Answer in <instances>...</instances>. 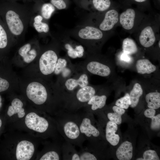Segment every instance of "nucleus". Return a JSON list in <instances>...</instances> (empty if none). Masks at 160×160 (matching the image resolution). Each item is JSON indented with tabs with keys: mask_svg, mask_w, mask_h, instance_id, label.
<instances>
[{
	"mask_svg": "<svg viewBox=\"0 0 160 160\" xmlns=\"http://www.w3.org/2000/svg\"><path fill=\"white\" fill-rule=\"evenodd\" d=\"M56 114L57 119L55 121L57 128L65 140L82 148L86 140L81 132L75 112L60 110Z\"/></svg>",
	"mask_w": 160,
	"mask_h": 160,
	"instance_id": "nucleus-1",
	"label": "nucleus"
},
{
	"mask_svg": "<svg viewBox=\"0 0 160 160\" xmlns=\"http://www.w3.org/2000/svg\"><path fill=\"white\" fill-rule=\"evenodd\" d=\"M98 87L89 84L61 97V109L74 112L82 108L98 92Z\"/></svg>",
	"mask_w": 160,
	"mask_h": 160,
	"instance_id": "nucleus-2",
	"label": "nucleus"
},
{
	"mask_svg": "<svg viewBox=\"0 0 160 160\" xmlns=\"http://www.w3.org/2000/svg\"><path fill=\"white\" fill-rule=\"evenodd\" d=\"M33 13L9 9L3 14L7 28L12 38L24 37Z\"/></svg>",
	"mask_w": 160,
	"mask_h": 160,
	"instance_id": "nucleus-3",
	"label": "nucleus"
},
{
	"mask_svg": "<svg viewBox=\"0 0 160 160\" xmlns=\"http://www.w3.org/2000/svg\"><path fill=\"white\" fill-rule=\"evenodd\" d=\"M25 123L29 129L47 137L54 136L58 130L55 121L41 116L34 112H30L26 115Z\"/></svg>",
	"mask_w": 160,
	"mask_h": 160,
	"instance_id": "nucleus-4",
	"label": "nucleus"
},
{
	"mask_svg": "<svg viewBox=\"0 0 160 160\" xmlns=\"http://www.w3.org/2000/svg\"><path fill=\"white\" fill-rule=\"evenodd\" d=\"M75 32V38L86 47L88 54L93 52V41L101 39L103 36L100 29L88 25L79 27Z\"/></svg>",
	"mask_w": 160,
	"mask_h": 160,
	"instance_id": "nucleus-5",
	"label": "nucleus"
},
{
	"mask_svg": "<svg viewBox=\"0 0 160 160\" xmlns=\"http://www.w3.org/2000/svg\"><path fill=\"white\" fill-rule=\"evenodd\" d=\"M81 132L90 144L100 135L99 130L94 124L92 113L84 111L75 112Z\"/></svg>",
	"mask_w": 160,
	"mask_h": 160,
	"instance_id": "nucleus-6",
	"label": "nucleus"
},
{
	"mask_svg": "<svg viewBox=\"0 0 160 160\" xmlns=\"http://www.w3.org/2000/svg\"><path fill=\"white\" fill-rule=\"evenodd\" d=\"M77 64L80 70L89 75L93 74L107 77L111 73L110 68L105 63L96 60L90 54H87L85 60Z\"/></svg>",
	"mask_w": 160,
	"mask_h": 160,
	"instance_id": "nucleus-7",
	"label": "nucleus"
},
{
	"mask_svg": "<svg viewBox=\"0 0 160 160\" xmlns=\"http://www.w3.org/2000/svg\"><path fill=\"white\" fill-rule=\"evenodd\" d=\"M89 76L86 72L79 69L72 76L60 84H57L60 89L61 98L64 94L72 92L89 84Z\"/></svg>",
	"mask_w": 160,
	"mask_h": 160,
	"instance_id": "nucleus-8",
	"label": "nucleus"
},
{
	"mask_svg": "<svg viewBox=\"0 0 160 160\" xmlns=\"http://www.w3.org/2000/svg\"><path fill=\"white\" fill-rule=\"evenodd\" d=\"M79 70L77 64H73L68 57L65 56L58 58L53 73L58 76L57 84H60Z\"/></svg>",
	"mask_w": 160,
	"mask_h": 160,
	"instance_id": "nucleus-9",
	"label": "nucleus"
},
{
	"mask_svg": "<svg viewBox=\"0 0 160 160\" xmlns=\"http://www.w3.org/2000/svg\"><path fill=\"white\" fill-rule=\"evenodd\" d=\"M26 93L28 99L37 105L45 104L49 97L46 87L38 82L30 83L27 87Z\"/></svg>",
	"mask_w": 160,
	"mask_h": 160,
	"instance_id": "nucleus-10",
	"label": "nucleus"
},
{
	"mask_svg": "<svg viewBox=\"0 0 160 160\" xmlns=\"http://www.w3.org/2000/svg\"><path fill=\"white\" fill-rule=\"evenodd\" d=\"M59 50L48 49L41 55L39 60V67L43 75H50L53 73L58 58Z\"/></svg>",
	"mask_w": 160,
	"mask_h": 160,
	"instance_id": "nucleus-11",
	"label": "nucleus"
},
{
	"mask_svg": "<svg viewBox=\"0 0 160 160\" xmlns=\"http://www.w3.org/2000/svg\"><path fill=\"white\" fill-rule=\"evenodd\" d=\"M33 143L27 140L20 141L17 144L14 150V156L17 160H29L32 158L35 152Z\"/></svg>",
	"mask_w": 160,
	"mask_h": 160,
	"instance_id": "nucleus-12",
	"label": "nucleus"
},
{
	"mask_svg": "<svg viewBox=\"0 0 160 160\" xmlns=\"http://www.w3.org/2000/svg\"><path fill=\"white\" fill-rule=\"evenodd\" d=\"M97 92L82 108L84 111L93 113L104 107L107 99V96L105 94H98Z\"/></svg>",
	"mask_w": 160,
	"mask_h": 160,
	"instance_id": "nucleus-13",
	"label": "nucleus"
},
{
	"mask_svg": "<svg viewBox=\"0 0 160 160\" xmlns=\"http://www.w3.org/2000/svg\"><path fill=\"white\" fill-rule=\"evenodd\" d=\"M61 48L67 53V56L72 59L82 57L84 54V49L83 46L76 44L70 41H63L60 44Z\"/></svg>",
	"mask_w": 160,
	"mask_h": 160,
	"instance_id": "nucleus-14",
	"label": "nucleus"
},
{
	"mask_svg": "<svg viewBox=\"0 0 160 160\" xmlns=\"http://www.w3.org/2000/svg\"><path fill=\"white\" fill-rule=\"evenodd\" d=\"M118 21V13L114 9L108 11L99 25L100 29L106 31L111 29Z\"/></svg>",
	"mask_w": 160,
	"mask_h": 160,
	"instance_id": "nucleus-15",
	"label": "nucleus"
},
{
	"mask_svg": "<svg viewBox=\"0 0 160 160\" xmlns=\"http://www.w3.org/2000/svg\"><path fill=\"white\" fill-rule=\"evenodd\" d=\"M118 129L117 124L111 121L106 123L105 127V138L111 145L115 146L119 143L120 137L116 133Z\"/></svg>",
	"mask_w": 160,
	"mask_h": 160,
	"instance_id": "nucleus-16",
	"label": "nucleus"
},
{
	"mask_svg": "<svg viewBox=\"0 0 160 160\" xmlns=\"http://www.w3.org/2000/svg\"><path fill=\"white\" fill-rule=\"evenodd\" d=\"M23 106V103L20 99H14L11 103V105L8 108L6 113L7 116L10 117L16 115L18 118H23L25 113Z\"/></svg>",
	"mask_w": 160,
	"mask_h": 160,
	"instance_id": "nucleus-17",
	"label": "nucleus"
},
{
	"mask_svg": "<svg viewBox=\"0 0 160 160\" xmlns=\"http://www.w3.org/2000/svg\"><path fill=\"white\" fill-rule=\"evenodd\" d=\"M141 44L145 47H149L152 46L156 41L154 33L152 28L146 27L141 31L139 36Z\"/></svg>",
	"mask_w": 160,
	"mask_h": 160,
	"instance_id": "nucleus-18",
	"label": "nucleus"
},
{
	"mask_svg": "<svg viewBox=\"0 0 160 160\" xmlns=\"http://www.w3.org/2000/svg\"><path fill=\"white\" fill-rule=\"evenodd\" d=\"M116 154L119 160H131L133 155V146L131 143L127 141L123 142L118 148Z\"/></svg>",
	"mask_w": 160,
	"mask_h": 160,
	"instance_id": "nucleus-19",
	"label": "nucleus"
},
{
	"mask_svg": "<svg viewBox=\"0 0 160 160\" xmlns=\"http://www.w3.org/2000/svg\"><path fill=\"white\" fill-rule=\"evenodd\" d=\"M62 145L56 144L52 148H48L39 159L40 160H59L62 159Z\"/></svg>",
	"mask_w": 160,
	"mask_h": 160,
	"instance_id": "nucleus-20",
	"label": "nucleus"
},
{
	"mask_svg": "<svg viewBox=\"0 0 160 160\" xmlns=\"http://www.w3.org/2000/svg\"><path fill=\"white\" fill-rule=\"evenodd\" d=\"M135 10L129 8L123 12L120 17V22L122 27L125 29L130 30L133 27L135 17Z\"/></svg>",
	"mask_w": 160,
	"mask_h": 160,
	"instance_id": "nucleus-21",
	"label": "nucleus"
},
{
	"mask_svg": "<svg viewBox=\"0 0 160 160\" xmlns=\"http://www.w3.org/2000/svg\"><path fill=\"white\" fill-rule=\"evenodd\" d=\"M19 55L23 58L24 62L29 63L32 62L37 55L36 50L30 43H27L20 47L18 50Z\"/></svg>",
	"mask_w": 160,
	"mask_h": 160,
	"instance_id": "nucleus-22",
	"label": "nucleus"
},
{
	"mask_svg": "<svg viewBox=\"0 0 160 160\" xmlns=\"http://www.w3.org/2000/svg\"><path fill=\"white\" fill-rule=\"evenodd\" d=\"M63 160H79V156L73 145L65 141L62 145Z\"/></svg>",
	"mask_w": 160,
	"mask_h": 160,
	"instance_id": "nucleus-23",
	"label": "nucleus"
},
{
	"mask_svg": "<svg viewBox=\"0 0 160 160\" xmlns=\"http://www.w3.org/2000/svg\"><path fill=\"white\" fill-rule=\"evenodd\" d=\"M136 68L137 72L141 74H149L156 69V66L146 59L138 60L136 63Z\"/></svg>",
	"mask_w": 160,
	"mask_h": 160,
	"instance_id": "nucleus-24",
	"label": "nucleus"
},
{
	"mask_svg": "<svg viewBox=\"0 0 160 160\" xmlns=\"http://www.w3.org/2000/svg\"><path fill=\"white\" fill-rule=\"evenodd\" d=\"M143 90L140 84L138 83L135 84L129 94L131 102L130 107L134 108L137 106L140 98L143 94Z\"/></svg>",
	"mask_w": 160,
	"mask_h": 160,
	"instance_id": "nucleus-25",
	"label": "nucleus"
},
{
	"mask_svg": "<svg viewBox=\"0 0 160 160\" xmlns=\"http://www.w3.org/2000/svg\"><path fill=\"white\" fill-rule=\"evenodd\" d=\"M147 106L149 108L156 109L160 107V93L157 92L147 94L145 96Z\"/></svg>",
	"mask_w": 160,
	"mask_h": 160,
	"instance_id": "nucleus-26",
	"label": "nucleus"
},
{
	"mask_svg": "<svg viewBox=\"0 0 160 160\" xmlns=\"http://www.w3.org/2000/svg\"><path fill=\"white\" fill-rule=\"evenodd\" d=\"M155 109L148 108L144 112V115L147 117L151 119V129L155 130H158L160 128V114L155 116Z\"/></svg>",
	"mask_w": 160,
	"mask_h": 160,
	"instance_id": "nucleus-27",
	"label": "nucleus"
},
{
	"mask_svg": "<svg viewBox=\"0 0 160 160\" xmlns=\"http://www.w3.org/2000/svg\"><path fill=\"white\" fill-rule=\"evenodd\" d=\"M113 112H109L107 113V117L109 120L117 124H121L122 121V115L125 112L124 109L117 106H114L112 107Z\"/></svg>",
	"mask_w": 160,
	"mask_h": 160,
	"instance_id": "nucleus-28",
	"label": "nucleus"
},
{
	"mask_svg": "<svg viewBox=\"0 0 160 160\" xmlns=\"http://www.w3.org/2000/svg\"><path fill=\"white\" fill-rule=\"evenodd\" d=\"M122 48L123 53L129 55L136 53L138 50L135 41L129 38H126L123 40Z\"/></svg>",
	"mask_w": 160,
	"mask_h": 160,
	"instance_id": "nucleus-29",
	"label": "nucleus"
},
{
	"mask_svg": "<svg viewBox=\"0 0 160 160\" xmlns=\"http://www.w3.org/2000/svg\"><path fill=\"white\" fill-rule=\"evenodd\" d=\"M43 17L40 15H38L34 17L33 23L36 30L38 33H47L49 31V26L47 23L42 22Z\"/></svg>",
	"mask_w": 160,
	"mask_h": 160,
	"instance_id": "nucleus-30",
	"label": "nucleus"
},
{
	"mask_svg": "<svg viewBox=\"0 0 160 160\" xmlns=\"http://www.w3.org/2000/svg\"><path fill=\"white\" fill-rule=\"evenodd\" d=\"M81 148L80 151L78 152L79 160H96L97 159L91 148L87 146Z\"/></svg>",
	"mask_w": 160,
	"mask_h": 160,
	"instance_id": "nucleus-31",
	"label": "nucleus"
},
{
	"mask_svg": "<svg viewBox=\"0 0 160 160\" xmlns=\"http://www.w3.org/2000/svg\"><path fill=\"white\" fill-rule=\"evenodd\" d=\"M7 30L0 23V49L5 48L8 44L9 38H12L9 32H7Z\"/></svg>",
	"mask_w": 160,
	"mask_h": 160,
	"instance_id": "nucleus-32",
	"label": "nucleus"
},
{
	"mask_svg": "<svg viewBox=\"0 0 160 160\" xmlns=\"http://www.w3.org/2000/svg\"><path fill=\"white\" fill-rule=\"evenodd\" d=\"M55 10V7L51 3H44L42 5L41 10V15L46 20H48L51 17Z\"/></svg>",
	"mask_w": 160,
	"mask_h": 160,
	"instance_id": "nucleus-33",
	"label": "nucleus"
},
{
	"mask_svg": "<svg viewBox=\"0 0 160 160\" xmlns=\"http://www.w3.org/2000/svg\"><path fill=\"white\" fill-rule=\"evenodd\" d=\"M92 3L96 9L103 12L109 8L111 2L110 0H92Z\"/></svg>",
	"mask_w": 160,
	"mask_h": 160,
	"instance_id": "nucleus-34",
	"label": "nucleus"
},
{
	"mask_svg": "<svg viewBox=\"0 0 160 160\" xmlns=\"http://www.w3.org/2000/svg\"><path fill=\"white\" fill-rule=\"evenodd\" d=\"M131 104L129 94L128 93L123 97L118 99L115 103L116 106L125 109H128Z\"/></svg>",
	"mask_w": 160,
	"mask_h": 160,
	"instance_id": "nucleus-35",
	"label": "nucleus"
},
{
	"mask_svg": "<svg viewBox=\"0 0 160 160\" xmlns=\"http://www.w3.org/2000/svg\"><path fill=\"white\" fill-rule=\"evenodd\" d=\"M137 160H159V158L156 152L153 150L145 151L143 154V158H138Z\"/></svg>",
	"mask_w": 160,
	"mask_h": 160,
	"instance_id": "nucleus-36",
	"label": "nucleus"
},
{
	"mask_svg": "<svg viewBox=\"0 0 160 160\" xmlns=\"http://www.w3.org/2000/svg\"><path fill=\"white\" fill-rule=\"evenodd\" d=\"M50 2L58 9H64L66 7V4L63 0H51Z\"/></svg>",
	"mask_w": 160,
	"mask_h": 160,
	"instance_id": "nucleus-37",
	"label": "nucleus"
},
{
	"mask_svg": "<svg viewBox=\"0 0 160 160\" xmlns=\"http://www.w3.org/2000/svg\"><path fill=\"white\" fill-rule=\"evenodd\" d=\"M9 86L8 82L7 80L0 77V92L7 90Z\"/></svg>",
	"mask_w": 160,
	"mask_h": 160,
	"instance_id": "nucleus-38",
	"label": "nucleus"
},
{
	"mask_svg": "<svg viewBox=\"0 0 160 160\" xmlns=\"http://www.w3.org/2000/svg\"><path fill=\"white\" fill-rule=\"evenodd\" d=\"M121 59L122 60L127 62H129L130 60V58L129 55L124 53L121 55Z\"/></svg>",
	"mask_w": 160,
	"mask_h": 160,
	"instance_id": "nucleus-39",
	"label": "nucleus"
},
{
	"mask_svg": "<svg viewBox=\"0 0 160 160\" xmlns=\"http://www.w3.org/2000/svg\"><path fill=\"white\" fill-rule=\"evenodd\" d=\"M3 124V121L1 117H0V129H1Z\"/></svg>",
	"mask_w": 160,
	"mask_h": 160,
	"instance_id": "nucleus-40",
	"label": "nucleus"
},
{
	"mask_svg": "<svg viewBox=\"0 0 160 160\" xmlns=\"http://www.w3.org/2000/svg\"><path fill=\"white\" fill-rule=\"evenodd\" d=\"M2 105V98L1 96L0 95V110L1 109Z\"/></svg>",
	"mask_w": 160,
	"mask_h": 160,
	"instance_id": "nucleus-41",
	"label": "nucleus"
},
{
	"mask_svg": "<svg viewBox=\"0 0 160 160\" xmlns=\"http://www.w3.org/2000/svg\"><path fill=\"white\" fill-rule=\"evenodd\" d=\"M135 1L139 2H142L145 1L146 0H134Z\"/></svg>",
	"mask_w": 160,
	"mask_h": 160,
	"instance_id": "nucleus-42",
	"label": "nucleus"
},
{
	"mask_svg": "<svg viewBox=\"0 0 160 160\" xmlns=\"http://www.w3.org/2000/svg\"><path fill=\"white\" fill-rule=\"evenodd\" d=\"M159 47L160 48V41H159Z\"/></svg>",
	"mask_w": 160,
	"mask_h": 160,
	"instance_id": "nucleus-43",
	"label": "nucleus"
}]
</instances>
